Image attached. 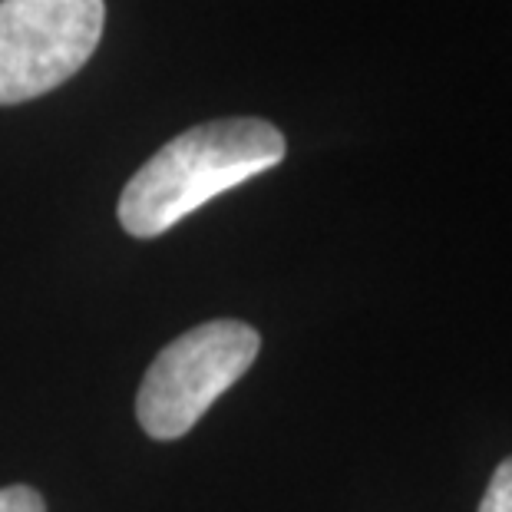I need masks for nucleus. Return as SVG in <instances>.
<instances>
[{"label": "nucleus", "mask_w": 512, "mask_h": 512, "mask_svg": "<svg viewBox=\"0 0 512 512\" xmlns=\"http://www.w3.org/2000/svg\"><path fill=\"white\" fill-rule=\"evenodd\" d=\"M479 512H512V456L496 466L483 503H479Z\"/></svg>", "instance_id": "obj_4"}, {"label": "nucleus", "mask_w": 512, "mask_h": 512, "mask_svg": "<svg viewBox=\"0 0 512 512\" xmlns=\"http://www.w3.org/2000/svg\"><path fill=\"white\" fill-rule=\"evenodd\" d=\"M0 512H47V503L30 486H7L0 489Z\"/></svg>", "instance_id": "obj_5"}, {"label": "nucleus", "mask_w": 512, "mask_h": 512, "mask_svg": "<svg viewBox=\"0 0 512 512\" xmlns=\"http://www.w3.org/2000/svg\"><path fill=\"white\" fill-rule=\"evenodd\" d=\"M261 351L245 321H209L162 347L136 394V420L152 440H179Z\"/></svg>", "instance_id": "obj_2"}, {"label": "nucleus", "mask_w": 512, "mask_h": 512, "mask_svg": "<svg viewBox=\"0 0 512 512\" xmlns=\"http://www.w3.org/2000/svg\"><path fill=\"white\" fill-rule=\"evenodd\" d=\"M103 0H0V106L57 90L93 57Z\"/></svg>", "instance_id": "obj_3"}, {"label": "nucleus", "mask_w": 512, "mask_h": 512, "mask_svg": "<svg viewBox=\"0 0 512 512\" xmlns=\"http://www.w3.org/2000/svg\"><path fill=\"white\" fill-rule=\"evenodd\" d=\"M288 143L268 119L238 116L185 129L162 146L119 195V225L156 238L245 179L275 169Z\"/></svg>", "instance_id": "obj_1"}]
</instances>
